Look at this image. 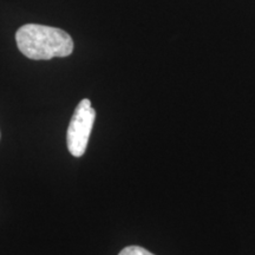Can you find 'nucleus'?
<instances>
[{
  "mask_svg": "<svg viewBox=\"0 0 255 255\" xmlns=\"http://www.w3.org/2000/svg\"><path fill=\"white\" fill-rule=\"evenodd\" d=\"M95 119L96 111L91 102L88 98L82 100L72 115L66 133L68 149L75 157H81L85 154Z\"/></svg>",
  "mask_w": 255,
  "mask_h": 255,
  "instance_id": "2",
  "label": "nucleus"
},
{
  "mask_svg": "<svg viewBox=\"0 0 255 255\" xmlns=\"http://www.w3.org/2000/svg\"><path fill=\"white\" fill-rule=\"evenodd\" d=\"M119 255H155L146 251L145 248L139 246H129L123 248Z\"/></svg>",
  "mask_w": 255,
  "mask_h": 255,
  "instance_id": "3",
  "label": "nucleus"
},
{
  "mask_svg": "<svg viewBox=\"0 0 255 255\" xmlns=\"http://www.w3.org/2000/svg\"><path fill=\"white\" fill-rule=\"evenodd\" d=\"M15 41L20 52L33 60L68 57L73 52V40L69 33L45 25H24L15 33Z\"/></svg>",
  "mask_w": 255,
  "mask_h": 255,
  "instance_id": "1",
  "label": "nucleus"
}]
</instances>
